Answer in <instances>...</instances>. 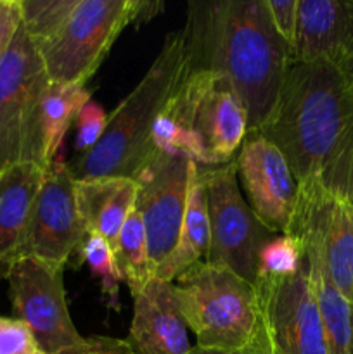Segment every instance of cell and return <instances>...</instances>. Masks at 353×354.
I'll use <instances>...</instances> for the list:
<instances>
[{
  "mask_svg": "<svg viewBox=\"0 0 353 354\" xmlns=\"http://www.w3.org/2000/svg\"><path fill=\"white\" fill-rule=\"evenodd\" d=\"M256 131L282 152L296 183L353 203V86L338 66L293 59Z\"/></svg>",
  "mask_w": 353,
  "mask_h": 354,
  "instance_id": "obj_1",
  "label": "cell"
},
{
  "mask_svg": "<svg viewBox=\"0 0 353 354\" xmlns=\"http://www.w3.org/2000/svg\"><path fill=\"white\" fill-rule=\"evenodd\" d=\"M189 71L228 80L256 131L270 114L293 50L273 28L265 0L192 2L183 26Z\"/></svg>",
  "mask_w": 353,
  "mask_h": 354,
  "instance_id": "obj_2",
  "label": "cell"
},
{
  "mask_svg": "<svg viewBox=\"0 0 353 354\" xmlns=\"http://www.w3.org/2000/svg\"><path fill=\"white\" fill-rule=\"evenodd\" d=\"M187 71L183 30L165 38L163 48L135 88L107 114L102 138L90 151L68 165L75 180L121 178L137 180L142 169L158 154L152 128Z\"/></svg>",
  "mask_w": 353,
  "mask_h": 354,
  "instance_id": "obj_3",
  "label": "cell"
},
{
  "mask_svg": "<svg viewBox=\"0 0 353 354\" xmlns=\"http://www.w3.org/2000/svg\"><path fill=\"white\" fill-rule=\"evenodd\" d=\"M248 133V114L234 86L218 73L187 69L152 128L158 152L187 156L197 166L234 161Z\"/></svg>",
  "mask_w": 353,
  "mask_h": 354,
  "instance_id": "obj_4",
  "label": "cell"
},
{
  "mask_svg": "<svg viewBox=\"0 0 353 354\" xmlns=\"http://www.w3.org/2000/svg\"><path fill=\"white\" fill-rule=\"evenodd\" d=\"M176 306L197 348L244 351L256 344L260 310L256 289L225 266L199 261L173 282Z\"/></svg>",
  "mask_w": 353,
  "mask_h": 354,
  "instance_id": "obj_5",
  "label": "cell"
},
{
  "mask_svg": "<svg viewBox=\"0 0 353 354\" xmlns=\"http://www.w3.org/2000/svg\"><path fill=\"white\" fill-rule=\"evenodd\" d=\"M165 3L154 0H76L54 35L37 45L52 83L85 85L128 24L147 23Z\"/></svg>",
  "mask_w": 353,
  "mask_h": 354,
  "instance_id": "obj_6",
  "label": "cell"
},
{
  "mask_svg": "<svg viewBox=\"0 0 353 354\" xmlns=\"http://www.w3.org/2000/svg\"><path fill=\"white\" fill-rule=\"evenodd\" d=\"M48 85L40 52L21 23L0 61V173L24 162L48 169L40 124Z\"/></svg>",
  "mask_w": 353,
  "mask_h": 354,
  "instance_id": "obj_7",
  "label": "cell"
},
{
  "mask_svg": "<svg viewBox=\"0 0 353 354\" xmlns=\"http://www.w3.org/2000/svg\"><path fill=\"white\" fill-rule=\"evenodd\" d=\"M210 214V249L204 261L225 266L255 286L260 252L275 237L258 220L239 189L234 161L199 166Z\"/></svg>",
  "mask_w": 353,
  "mask_h": 354,
  "instance_id": "obj_8",
  "label": "cell"
},
{
  "mask_svg": "<svg viewBox=\"0 0 353 354\" xmlns=\"http://www.w3.org/2000/svg\"><path fill=\"white\" fill-rule=\"evenodd\" d=\"M260 310L256 348L262 354H329L307 261L284 277L258 275Z\"/></svg>",
  "mask_w": 353,
  "mask_h": 354,
  "instance_id": "obj_9",
  "label": "cell"
},
{
  "mask_svg": "<svg viewBox=\"0 0 353 354\" xmlns=\"http://www.w3.org/2000/svg\"><path fill=\"white\" fill-rule=\"evenodd\" d=\"M64 270L40 259L19 258L6 277L14 318L30 328L38 349L47 354H62L85 341L69 313Z\"/></svg>",
  "mask_w": 353,
  "mask_h": 354,
  "instance_id": "obj_10",
  "label": "cell"
},
{
  "mask_svg": "<svg viewBox=\"0 0 353 354\" xmlns=\"http://www.w3.org/2000/svg\"><path fill=\"white\" fill-rule=\"evenodd\" d=\"M287 234L315 256L331 282L353 304V203L317 183H298L296 206Z\"/></svg>",
  "mask_w": 353,
  "mask_h": 354,
  "instance_id": "obj_11",
  "label": "cell"
},
{
  "mask_svg": "<svg viewBox=\"0 0 353 354\" xmlns=\"http://www.w3.org/2000/svg\"><path fill=\"white\" fill-rule=\"evenodd\" d=\"M196 166L187 156L158 152L135 180V209L144 223L149 261L154 272L179 242L190 175Z\"/></svg>",
  "mask_w": 353,
  "mask_h": 354,
  "instance_id": "obj_12",
  "label": "cell"
},
{
  "mask_svg": "<svg viewBox=\"0 0 353 354\" xmlns=\"http://www.w3.org/2000/svg\"><path fill=\"white\" fill-rule=\"evenodd\" d=\"M89 237L80 218L75 178L68 165L55 159L45 171L31 211L21 258H35L55 266H68Z\"/></svg>",
  "mask_w": 353,
  "mask_h": 354,
  "instance_id": "obj_13",
  "label": "cell"
},
{
  "mask_svg": "<svg viewBox=\"0 0 353 354\" xmlns=\"http://www.w3.org/2000/svg\"><path fill=\"white\" fill-rule=\"evenodd\" d=\"M235 168L253 213L273 234H287L298 183L282 152L258 131H248L235 158Z\"/></svg>",
  "mask_w": 353,
  "mask_h": 354,
  "instance_id": "obj_14",
  "label": "cell"
},
{
  "mask_svg": "<svg viewBox=\"0 0 353 354\" xmlns=\"http://www.w3.org/2000/svg\"><path fill=\"white\" fill-rule=\"evenodd\" d=\"M293 59L338 68L353 59V0H300Z\"/></svg>",
  "mask_w": 353,
  "mask_h": 354,
  "instance_id": "obj_15",
  "label": "cell"
},
{
  "mask_svg": "<svg viewBox=\"0 0 353 354\" xmlns=\"http://www.w3.org/2000/svg\"><path fill=\"white\" fill-rule=\"evenodd\" d=\"M173 283L152 279L134 296L128 339L135 354H187L192 349Z\"/></svg>",
  "mask_w": 353,
  "mask_h": 354,
  "instance_id": "obj_16",
  "label": "cell"
},
{
  "mask_svg": "<svg viewBox=\"0 0 353 354\" xmlns=\"http://www.w3.org/2000/svg\"><path fill=\"white\" fill-rule=\"evenodd\" d=\"M45 171L40 166L24 162L0 173V280L21 258Z\"/></svg>",
  "mask_w": 353,
  "mask_h": 354,
  "instance_id": "obj_17",
  "label": "cell"
},
{
  "mask_svg": "<svg viewBox=\"0 0 353 354\" xmlns=\"http://www.w3.org/2000/svg\"><path fill=\"white\" fill-rule=\"evenodd\" d=\"M75 197L87 235L113 248L137 199V182L121 176L75 180Z\"/></svg>",
  "mask_w": 353,
  "mask_h": 354,
  "instance_id": "obj_18",
  "label": "cell"
},
{
  "mask_svg": "<svg viewBox=\"0 0 353 354\" xmlns=\"http://www.w3.org/2000/svg\"><path fill=\"white\" fill-rule=\"evenodd\" d=\"M208 249H210L208 199L199 175V166H196L192 169V175H190L185 213H183L179 242H176L172 254L156 268L154 279L173 283L190 266L204 261Z\"/></svg>",
  "mask_w": 353,
  "mask_h": 354,
  "instance_id": "obj_19",
  "label": "cell"
},
{
  "mask_svg": "<svg viewBox=\"0 0 353 354\" xmlns=\"http://www.w3.org/2000/svg\"><path fill=\"white\" fill-rule=\"evenodd\" d=\"M305 261L324 324L329 354H352L353 304L331 282L315 256L305 252Z\"/></svg>",
  "mask_w": 353,
  "mask_h": 354,
  "instance_id": "obj_20",
  "label": "cell"
},
{
  "mask_svg": "<svg viewBox=\"0 0 353 354\" xmlns=\"http://www.w3.org/2000/svg\"><path fill=\"white\" fill-rule=\"evenodd\" d=\"M90 92L85 85H66V83H52L42 100V138L47 165L51 166L59 158V149L64 142L69 127L78 116L80 109L85 106Z\"/></svg>",
  "mask_w": 353,
  "mask_h": 354,
  "instance_id": "obj_21",
  "label": "cell"
},
{
  "mask_svg": "<svg viewBox=\"0 0 353 354\" xmlns=\"http://www.w3.org/2000/svg\"><path fill=\"white\" fill-rule=\"evenodd\" d=\"M113 252L121 280L128 286L132 297L137 296L154 279V270L149 261L144 223H142L141 213L135 207L130 211L114 242Z\"/></svg>",
  "mask_w": 353,
  "mask_h": 354,
  "instance_id": "obj_22",
  "label": "cell"
},
{
  "mask_svg": "<svg viewBox=\"0 0 353 354\" xmlns=\"http://www.w3.org/2000/svg\"><path fill=\"white\" fill-rule=\"evenodd\" d=\"M83 261L89 265L93 275L99 279L100 290L106 299V306L113 308V310H120V282L121 275L120 270L116 266V259H114L113 248L107 244L104 239L99 235H89L83 242L82 249Z\"/></svg>",
  "mask_w": 353,
  "mask_h": 354,
  "instance_id": "obj_23",
  "label": "cell"
},
{
  "mask_svg": "<svg viewBox=\"0 0 353 354\" xmlns=\"http://www.w3.org/2000/svg\"><path fill=\"white\" fill-rule=\"evenodd\" d=\"M76 0H19L21 23L35 44L47 40L64 23Z\"/></svg>",
  "mask_w": 353,
  "mask_h": 354,
  "instance_id": "obj_24",
  "label": "cell"
},
{
  "mask_svg": "<svg viewBox=\"0 0 353 354\" xmlns=\"http://www.w3.org/2000/svg\"><path fill=\"white\" fill-rule=\"evenodd\" d=\"M303 263L305 252L300 241L291 234H280L275 235L260 252L258 275H291V273L298 272Z\"/></svg>",
  "mask_w": 353,
  "mask_h": 354,
  "instance_id": "obj_25",
  "label": "cell"
},
{
  "mask_svg": "<svg viewBox=\"0 0 353 354\" xmlns=\"http://www.w3.org/2000/svg\"><path fill=\"white\" fill-rule=\"evenodd\" d=\"M75 149L80 154H83V152L90 151V149L102 138L107 127V114L99 102L90 99L89 102L80 109L78 116H76L75 120Z\"/></svg>",
  "mask_w": 353,
  "mask_h": 354,
  "instance_id": "obj_26",
  "label": "cell"
},
{
  "mask_svg": "<svg viewBox=\"0 0 353 354\" xmlns=\"http://www.w3.org/2000/svg\"><path fill=\"white\" fill-rule=\"evenodd\" d=\"M37 351V341L23 322L0 317V354H35Z\"/></svg>",
  "mask_w": 353,
  "mask_h": 354,
  "instance_id": "obj_27",
  "label": "cell"
},
{
  "mask_svg": "<svg viewBox=\"0 0 353 354\" xmlns=\"http://www.w3.org/2000/svg\"><path fill=\"white\" fill-rule=\"evenodd\" d=\"M298 2L300 0H265L273 28L279 37L293 50L298 24Z\"/></svg>",
  "mask_w": 353,
  "mask_h": 354,
  "instance_id": "obj_28",
  "label": "cell"
},
{
  "mask_svg": "<svg viewBox=\"0 0 353 354\" xmlns=\"http://www.w3.org/2000/svg\"><path fill=\"white\" fill-rule=\"evenodd\" d=\"M21 26L19 0H0V61Z\"/></svg>",
  "mask_w": 353,
  "mask_h": 354,
  "instance_id": "obj_29",
  "label": "cell"
},
{
  "mask_svg": "<svg viewBox=\"0 0 353 354\" xmlns=\"http://www.w3.org/2000/svg\"><path fill=\"white\" fill-rule=\"evenodd\" d=\"M62 354H135V353L127 339L93 335V337H85V341H83L82 344Z\"/></svg>",
  "mask_w": 353,
  "mask_h": 354,
  "instance_id": "obj_30",
  "label": "cell"
},
{
  "mask_svg": "<svg viewBox=\"0 0 353 354\" xmlns=\"http://www.w3.org/2000/svg\"><path fill=\"white\" fill-rule=\"evenodd\" d=\"M187 354H262L260 353V349L256 348V344L253 346V348L249 349H244V351H217V349H204V348H197V346H194L192 349H190Z\"/></svg>",
  "mask_w": 353,
  "mask_h": 354,
  "instance_id": "obj_31",
  "label": "cell"
},
{
  "mask_svg": "<svg viewBox=\"0 0 353 354\" xmlns=\"http://www.w3.org/2000/svg\"><path fill=\"white\" fill-rule=\"evenodd\" d=\"M339 69H341V71L345 73L346 78L350 80V83H352V86H353V59H350V61L346 62L345 66H341V68H339Z\"/></svg>",
  "mask_w": 353,
  "mask_h": 354,
  "instance_id": "obj_32",
  "label": "cell"
},
{
  "mask_svg": "<svg viewBox=\"0 0 353 354\" xmlns=\"http://www.w3.org/2000/svg\"><path fill=\"white\" fill-rule=\"evenodd\" d=\"M35 354H47V353H44V351H40V349H38V351L35 353Z\"/></svg>",
  "mask_w": 353,
  "mask_h": 354,
  "instance_id": "obj_33",
  "label": "cell"
},
{
  "mask_svg": "<svg viewBox=\"0 0 353 354\" xmlns=\"http://www.w3.org/2000/svg\"><path fill=\"white\" fill-rule=\"evenodd\" d=\"M352 354H353V339H352Z\"/></svg>",
  "mask_w": 353,
  "mask_h": 354,
  "instance_id": "obj_34",
  "label": "cell"
}]
</instances>
